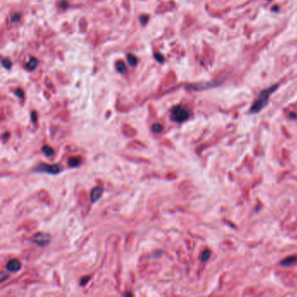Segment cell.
<instances>
[{
	"label": "cell",
	"mask_w": 297,
	"mask_h": 297,
	"mask_svg": "<svg viewBox=\"0 0 297 297\" xmlns=\"http://www.w3.org/2000/svg\"><path fill=\"white\" fill-rule=\"evenodd\" d=\"M279 86V84H275L263 91L261 92L259 97L254 102V104L252 105L251 108H250V112L252 113H257L259 112H261L268 103V99L269 97L277 90Z\"/></svg>",
	"instance_id": "obj_1"
},
{
	"label": "cell",
	"mask_w": 297,
	"mask_h": 297,
	"mask_svg": "<svg viewBox=\"0 0 297 297\" xmlns=\"http://www.w3.org/2000/svg\"><path fill=\"white\" fill-rule=\"evenodd\" d=\"M190 116L191 112L187 108L181 105H176L173 107L171 111V119L177 123H182L188 120Z\"/></svg>",
	"instance_id": "obj_2"
},
{
	"label": "cell",
	"mask_w": 297,
	"mask_h": 297,
	"mask_svg": "<svg viewBox=\"0 0 297 297\" xmlns=\"http://www.w3.org/2000/svg\"><path fill=\"white\" fill-rule=\"evenodd\" d=\"M62 170V167L59 165H47V164H41L38 166L37 168V171L38 172H43V173H47L51 174H56L60 173Z\"/></svg>",
	"instance_id": "obj_3"
},
{
	"label": "cell",
	"mask_w": 297,
	"mask_h": 297,
	"mask_svg": "<svg viewBox=\"0 0 297 297\" xmlns=\"http://www.w3.org/2000/svg\"><path fill=\"white\" fill-rule=\"evenodd\" d=\"M50 241H51V236L48 234H45V233H38L32 237V241L40 247L46 246L50 242Z\"/></svg>",
	"instance_id": "obj_4"
},
{
	"label": "cell",
	"mask_w": 297,
	"mask_h": 297,
	"mask_svg": "<svg viewBox=\"0 0 297 297\" xmlns=\"http://www.w3.org/2000/svg\"><path fill=\"white\" fill-rule=\"evenodd\" d=\"M21 268V263L17 259H12L9 261V262L6 265V268L10 272H16L18 271Z\"/></svg>",
	"instance_id": "obj_5"
},
{
	"label": "cell",
	"mask_w": 297,
	"mask_h": 297,
	"mask_svg": "<svg viewBox=\"0 0 297 297\" xmlns=\"http://www.w3.org/2000/svg\"><path fill=\"white\" fill-rule=\"evenodd\" d=\"M102 194H103V188H102L98 187V188H93V191L91 192V195H90L92 202H96L101 197Z\"/></svg>",
	"instance_id": "obj_6"
},
{
	"label": "cell",
	"mask_w": 297,
	"mask_h": 297,
	"mask_svg": "<svg viewBox=\"0 0 297 297\" xmlns=\"http://www.w3.org/2000/svg\"><path fill=\"white\" fill-rule=\"evenodd\" d=\"M297 261V256H289L287 258H285L283 261H281L280 265L283 266V267H289L292 266L293 264H295Z\"/></svg>",
	"instance_id": "obj_7"
},
{
	"label": "cell",
	"mask_w": 297,
	"mask_h": 297,
	"mask_svg": "<svg viewBox=\"0 0 297 297\" xmlns=\"http://www.w3.org/2000/svg\"><path fill=\"white\" fill-rule=\"evenodd\" d=\"M80 163H81V159L79 157H72L68 160V164L72 167H78Z\"/></svg>",
	"instance_id": "obj_8"
},
{
	"label": "cell",
	"mask_w": 297,
	"mask_h": 297,
	"mask_svg": "<svg viewBox=\"0 0 297 297\" xmlns=\"http://www.w3.org/2000/svg\"><path fill=\"white\" fill-rule=\"evenodd\" d=\"M37 65H38V59H31V60L27 63L26 67H27L29 70L31 71V70H33V69L36 68Z\"/></svg>",
	"instance_id": "obj_9"
},
{
	"label": "cell",
	"mask_w": 297,
	"mask_h": 297,
	"mask_svg": "<svg viewBox=\"0 0 297 297\" xmlns=\"http://www.w3.org/2000/svg\"><path fill=\"white\" fill-rule=\"evenodd\" d=\"M43 152L46 156H49V157H52L54 154L53 149L51 146H45L43 147Z\"/></svg>",
	"instance_id": "obj_10"
},
{
	"label": "cell",
	"mask_w": 297,
	"mask_h": 297,
	"mask_svg": "<svg viewBox=\"0 0 297 297\" xmlns=\"http://www.w3.org/2000/svg\"><path fill=\"white\" fill-rule=\"evenodd\" d=\"M210 255H211V252L208 250V249H206L202 252L201 254V261L203 262H206L208 261V259L210 258Z\"/></svg>",
	"instance_id": "obj_11"
},
{
	"label": "cell",
	"mask_w": 297,
	"mask_h": 297,
	"mask_svg": "<svg viewBox=\"0 0 297 297\" xmlns=\"http://www.w3.org/2000/svg\"><path fill=\"white\" fill-rule=\"evenodd\" d=\"M116 67H117L118 71H119V73H125V72L126 71V66H125V65L124 64V62H122V61L117 62Z\"/></svg>",
	"instance_id": "obj_12"
},
{
	"label": "cell",
	"mask_w": 297,
	"mask_h": 297,
	"mask_svg": "<svg viewBox=\"0 0 297 297\" xmlns=\"http://www.w3.org/2000/svg\"><path fill=\"white\" fill-rule=\"evenodd\" d=\"M127 60H128V62L131 66H136L137 63H138V59H136V57H134L132 54L127 55Z\"/></svg>",
	"instance_id": "obj_13"
},
{
	"label": "cell",
	"mask_w": 297,
	"mask_h": 297,
	"mask_svg": "<svg viewBox=\"0 0 297 297\" xmlns=\"http://www.w3.org/2000/svg\"><path fill=\"white\" fill-rule=\"evenodd\" d=\"M152 130H153V132H155V133H160V132H162V130H163V126L160 125V124H154L153 126H152Z\"/></svg>",
	"instance_id": "obj_14"
},
{
	"label": "cell",
	"mask_w": 297,
	"mask_h": 297,
	"mask_svg": "<svg viewBox=\"0 0 297 297\" xmlns=\"http://www.w3.org/2000/svg\"><path fill=\"white\" fill-rule=\"evenodd\" d=\"M3 66L6 68H10L11 66V62L9 59H3Z\"/></svg>",
	"instance_id": "obj_15"
},
{
	"label": "cell",
	"mask_w": 297,
	"mask_h": 297,
	"mask_svg": "<svg viewBox=\"0 0 297 297\" xmlns=\"http://www.w3.org/2000/svg\"><path fill=\"white\" fill-rule=\"evenodd\" d=\"M16 94H17L20 99H23V98H24V92H23L22 90H20V89H17V90L16 91Z\"/></svg>",
	"instance_id": "obj_16"
},
{
	"label": "cell",
	"mask_w": 297,
	"mask_h": 297,
	"mask_svg": "<svg viewBox=\"0 0 297 297\" xmlns=\"http://www.w3.org/2000/svg\"><path fill=\"white\" fill-rule=\"evenodd\" d=\"M155 58H156V59H158L160 62H162V61L164 60L163 56H162L161 54H160V53H156V54H155Z\"/></svg>",
	"instance_id": "obj_17"
},
{
	"label": "cell",
	"mask_w": 297,
	"mask_h": 297,
	"mask_svg": "<svg viewBox=\"0 0 297 297\" xmlns=\"http://www.w3.org/2000/svg\"><path fill=\"white\" fill-rule=\"evenodd\" d=\"M296 114H294V113H292V114H291V117H296Z\"/></svg>",
	"instance_id": "obj_18"
},
{
	"label": "cell",
	"mask_w": 297,
	"mask_h": 297,
	"mask_svg": "<svg viewBox=\"0 0 297 297\" xmlns=\"http://www.w3.org/2000/svg\"><path fill=\"white\" fill-rule=\"evenodd\" d=\"M267 1H268V2H270V1H272V0H267Z\"/></svg>",
	"instance_id": "obj_19"
}]
</instances>
